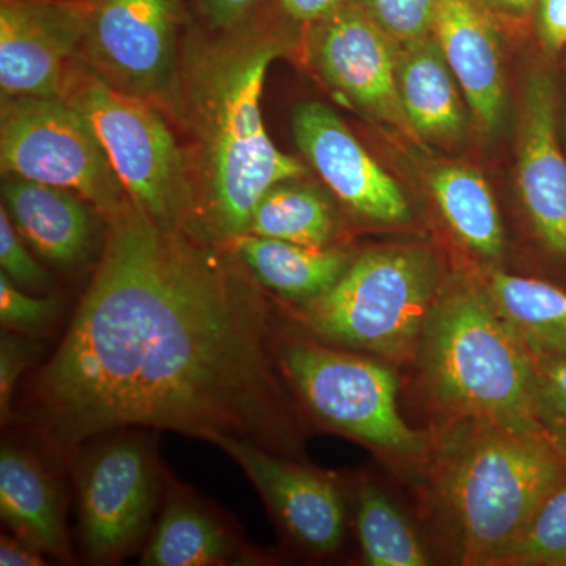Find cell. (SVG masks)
Returning a JSON list of instances; mask_svg holds the SVG:
<instances>
[{
	"instance_id": "obj_1",
	"label": "cell",
	"mask_w": 566,
	"mask_h": 566,
	"mask_svg": "<svg viewBox=\"0 0 566 566\" xmlns=\"http://www.w3.org/2000/svg\"><path fill=\"white\" fill-rule=\"evenodd\" d=\"M107 222L91 285L22 401L32 433L63 460L132 428L281 444L273 318L237 253L133 203Z\"/></svg>"
},
{
	"instance_id": "obj_2",
	"label": "cell",
	"mask_w": 566,
	"mask_h": 566,
	"mask_svg": "<svg viewBox=\"0 0 566 566\" xmlns=\"http://www.w3.org/2000/svg\"><path fill=\"white\" fill-rule=\"evenodd\" d=\"M282 51L266 11L243 31L227 35L188 29L177 118L196 145L191 233L208 243L232 244L248 233L264 193L307 174L303 163L275 147L264 128V81Z\"/></svg>"
},
{
	"instance_id": "obj_3",
	"label": "cell",
	"mask_w": 566,
	"mask_h": 566,
	"mask_svg": "<svg viewBox=\"0 0 566 566\" xmlns=\"http://www.w3.org/2000/svg\"><path fill=\"white\" fill-rule=\"evenodd\" d=\"M424 464L465 565H504L539 506L566 483V457L545 434L485 420H449Z\"/></svg>"
},
{
	"instance_id": "obj_4",
	"label": "cell",
	"mask_w": 566,
	"mask_h": 566,
	"mask_svg": "<svg viewBox=\"0 0 566 566\" xmlns=\"http://www.w3.org/2000/svg\"><path fill=\"white\" fill-rule=\"evenodd\" d=\"M416 359L424 390L450 420L543 434L535 416L534 356L497 314L485 286L442 289Z\"/></svg>"
},
{
	"instance_id": "obj_5",
	"label": "cell",
	"mask_w": 566,
	"mask_h": 566,
	"mask_svg": "<svg viewBox=\"0 0 566 566\" xmlns=\"http://www.w3.org/2000/svg\"><path fill=\"white\" fill-rule=\"evenodd\" d=\"M442 289L428 249H374L353 259L333 289L300 304V322L323 344L405 363L416 359Z\"/></svg>"
},
{
	"instance_id": "obj_6",
	"label": "cell",
	"mask_w": 566,
	"mask_h": 566,
	"mask_svg": "<svg viewBox=\"0 0 566 566\" xmlns=\"http://www.w3.org/2000/svg\"><path fill=\"white\" fill-rule=\"evenodd\" d=\"M63 98L91 123L134 207L166 229L191 233L197 203L191 159L159 107L115 91L82 62Z\"/></svg>"
},
{
	"instance_id": "obj_7",
	"label": "cell",
	"mask_w": 566,
	"mask_h": 566,
	"mask_svg": "<svg viewBox=\"0 0 566 566\" xmlns=\"http://www.w3.org/2000/svg\"><path fill=\"white\" fill-rule=\"evenodd\" d=\"M279 364L307 411L324 427L397 463H427L433 439L400 416V385L385 363L314 338L283 345Z\"/></svg>"
},
{
	"instance_id": "obj_8",
	"label": "cell",
	"mask_w": 566,
	"mask_h": 566,
	"mask_svg": "<svg viewBox=\"0 0 566 566\" xmlns=\"http://www.w3.org/2000/svg\"><path fill=\"white\" fill-rule=\"evenodd\" d=\"M81 62L115 91L177 117L186 0H82Z\"/></svg>"
},
{
	"instance_id": "obj_9",
	"label": "cell",
	"mask_w": 566,
	"mask_h": 566,
	"mask_svg": "<svg viewBox=\"0 0 566 566\" xmlns=\"http://www.w3.org/2000/svg\"><path fill=\"white\" fill-rule=\"evenodd\" d=\"M3 177L77 193L104 218L132 203L91 123L65 98H9L0 107Z\"/></svg>"
},
{
	"instance_id": "obj_10",
	"label": "cell",
	"mask_w": 566,
	"mask_h": 566,
	"mask_svg": "<svg viewBox=\"0 0 566 566\" xmlns=\"http://www.w3.org/2000/svg\"><path fill=\"white\" fill-rule=\"evenodd\" d=\"M77 465L82 549L95 564H115L147 534L158 501V464L145 436L122 430Z\"/></svg>"
},
{
	"instance_id": "obj_11",
	"label": "cell",
	"mask_w": 566,
	"mask_h": 566,
	"mask_svg": "<svg viewBox=\"0 0 566 566\" xmlns=\"http://www.w3.org/2000/svg\"><path fill=\"white\" fill-rule=\"evenodd\" d=\"M398 46L359 0L305 32L308 59L335 92L365 114L415 133L398 92Z\"/></svg>"
},
{
	"instance_id": "obj_12",
	"label": "cell",
	"mask_w": 566,
	"mask_h": 566,
	"mask_svg": "<svg viewBox=\"0 0 566 566\" xmlns=\"http://www.w3.org/2000/svg\"><path fill=\"white\" fill-rule=\"evenodd\" d=\"M82 31V0H0L2 99L63 98Z\"/></svg>"
},
{
	"instance_id": "obj_13",
	"label": "cell",
	"mask_w": 566,
	"mask_h": 566,
	"mask_svg": "<svg viewBox=\"0 0 566 566\" xmlns=\"http://www.w3.org/2000/svg\"><path fill=\"white\" fill-rule=\"evenodd\" d=\"M210 442L243 469L294 545L314 556H327L340 547L345 504L333 480L243 439L214 436Z\"/></svg>"
},
{
	"instance_id": "obj_14",
	"label": "cell",
	"mask_w": 566,
	"mask_h": 566,
	"mask_svg": "<svg viewBox=\"0 0 566 566\" xmlns=\"http://www.w3.org/2000/svg\"><path fill=\"white\" fill-rule=\"evenodd\" d=\"M297 147L331 191L360 218L401 226L411 211L400 186L368 155L331 107L308 102L293 114Z\"/></svg>"
},
{
	"instance_id": "obj_15",
	"label": "cell",
	"mask_w": 566,
	"mask_h": 566,
	"mask_svg": "<svg viewBox=\"0 0 566 566\" xmlns=\"http://www.w3.org/2000/svg\"><path fill=\"white\" fill-rule=\"evenodd\" d=\"M556 82L543 69L524 85L517 186L539 243L566 264V161L558 148Z\"/></svg>"
},
{
	"instance_id": "obj_16",
	"label": "cell",
	"mask_w": 566,
	"mask_h": 566,
	"mask_svg": "<svg viewBox=\"0 0 566 566\" xmlns=\"http://www.w3.org/2000/svg\"><path fill=\"white\" fill-rule=\"evenodd\" d=\"M434 39L486 133L502 125L506 106L504 61L494 22L479 0H436Z\"/></svg>"
},
{
	"instance_id": "obj_17",
	"label": "cell",
	"mask_w": 566,
	"mask_h": 566,
	"mask_svg": "<svg viewBox=\"0 0 566 566\" xmlns=\"http://www.w3.org/2000/svg\"><path fill=\"white\" fill-rule=\"evenodd\" d=\"M2 207L18 233L41 259L71 268L88 259L96 229L91 208L77 193L43 182L3 177Z\"/></svg>"
},
{
	"instance_id": "obj_18",
	"label": "cell",
	"mask_w": 566,
	"mask_h": 566,
	"mask_svg": "<svg viewBox=\"0 0 566 566\" xmlns=\"http://www.w3.org/2000/svg\"><path fill=\"white\" fill-rule=\"evenodd\" d=\"M0 515L18 538L70 560L61 486L39 458L20 447L3 446L0 453Z\"/></svg>"
},
{
	"instance_id": "obj_19",
	"label": "cell",
	"mask_w": 566,
	"mask_h": 566,
	"mask_svg": "<svg viewBox=\"0 0 566 566\" xmlns=\"http://www.w3.org/2000/svg\"><path fill=\"white\" fill-rule=\"evenodd\" d=\"M232 249L260 285L293 303L322 296L340 281L353 259L334 248H312L245 233Z\"/></svg>"
},
{
	"instance_id": "obj_20",
	"label": "cell",
	"mask_w": 566,
	"mask_h": 566,
	"mask_svg": "<svg viewBox=\"0 0 566 566\" xmlns=\"http://www.w3.org/2000/svg\"><path fill=\"white\" fill-rule=\"evenodd\" d=\"M455 76L433 35L401 46L397 81L412 132L423 139L452 140L465 128Z\"/></svg>"
},
{
	"instance_id": "obj_21",
	"label": "cell",
	"mask_w": 566,
	"mask_h": 566,
	"mask_svg": "<svg viewBox=\"0 0 566 566\" xmlns=\"http://www.w3.org/2000/svg\"><path fill=\"white\" fill-rule=\"evenodd\" d=\"M240 536L205 502L178 491L169 495L142 565L212 566L240 557Z\"/></svg>"
},
{
	"instance_id": "obj_22",
	"label": "cell",
	"mask_w": 566,
	"mask_h": 566,
	"mask_svg": "<svg viewBox=\"0 0 566 566\" xmlns=\"http://www.w3.org/2000/svg\"><path fill=\"white\" fill-rule=\"evenodd\" d=\"M501 318L534 359L566 354V292L538 279L494 271L485 285Z\"/></svg>"
},
{
	"instance_id": "obj_23",
	"label": "cell",
	"mask_w": 566,
	"mask_h": 566,
	"mask_svg": "<svg viewBox=\"0 0 566 566\" xmlns=\"http://www.w3.org/2000/svg\"><path fill=\"white\" fill-rule=\"evenodd\" d=\"M430 188L461 243L483 259L497 260L504 252V227L485 178L471 167L442 166L431 174Z\"/></svg>"
},
{
	"instance_id": "obj_24",
	"label": "cell",
	"mask_w": 566,
	"mask_h": 566,
	"mask_svg": "<svg viewBox=\"0 0 566 566\" xmlns=\"http://www.w3.org/2000/svg\"><path fill=\"white\" fill-rule=\"evenodd\" d=\"M337 221L322 192L296 180L273 186L252 212L248 233L289 243L329 248Z\"/></svg>"
},
{
	"instance_id": "obj_25",
	"label": "cell",
	"mask_w": 566,
	"mask_h": 566,
	"mask_svg": "<svg viewBox=\"0 0 566 566\" xmlns=\"http://www.w3.org/2000/svg\"><path fill=\"white\" fill-rule=\"evenodd\" d=\"M356 531L365 562L371 566H424L427 549L390 495L376 485L357 493Z\"/></svg>"
},
{
	"instance_id": "obj_26",
	"label": "cell",
	"mask_w": 566,
	"mask_h": 566,
	"mask_svg": "<svg viewBox=\"0 0 566 566\" xmlns=\"http://www.w3.org/2000/svg\"><path fill=\"white\" fill-rule=\"evenodd\" d=\"M504 565L566 566V483L539 506Z\"/></svg>"
},
{
	"instance_id": "obj_27",
	"label": "cell",
	"mask_w": 566,
	"mask_h": 566,
	"mask_svg": "<svg viewBox=\"0 0 566 566\" xmlns=\"http://www.w3.org/2000/svg\"><path fill=\"white\" fill-rule=\"evenodd\" d=\"M535 365L536 422L566 457V354L535 359Z\"/></svg>"
},
{
	"instance_id": "obj_28",
	"label": "cell",
	"mask_w": 566,
	"mask_h": 566,
	"mask_svg": "<svg viewBox=\"0 0 566 566\" xmlns=\"http://www.w3.org/2000/svg\"><path fill=\"white\" fill-rule=\"evenodd\" d=\"M359 2L400 46L416 43L433 33L436 0H359Z\"/></svg>"
},
{
	"instance_id": "obj_29",
	"label": "cell",
	"mask_w": 566,
	"mask_h": 566,
	"mask_svg": "<svg viewBox=\"0 0 566 566\" xmlns=\"http://www.w3.org/2000/svg\"><path fill=\"white\" fill-rule=\"evenodd\" d=\"M270 0H186L189 28L208 35L243 31L259 20Z\"/></svg>"
},
{
	"instance_id": "obj_30",
	"label": "cell",
	"mask_w": 566,
	"mask_h": 566,
	"mask_svg": "<svg viewBox=\"0 0 566 566\" xmlns=\"http://www.w3.org/2000/svg\"><path fill=\"white\" fill-rule=\"evenodd\" d=\"M61 311L55 297L29 296L9 275L0 273V322L3 329L36 333L54 323Z\"/></svg>"
},
{
	"instance_id": "obj_31",
	"label": "cell",
	"mask_w": 566,
	"mask_h": 566,
	"mask_svg": "<svg viewBox=\"0 0 566 566\" xmlns=\"http://www.w3.org/2000/svg\"><path fill=\"white\" fill-rule=\"evenodd\" d=\"M0 266L21 289L43 292L51 286V275L33 259L3 207H0Z\"/></svg>"
},
{
	"instance_id": "obj_32",
	"label": "cell",
	"mask_w": 566,
	"mask_h": 566,
	"mask_svg": "<svg viewBox=\"0 0 566 566\" xmlns=\"http://www.w3.org/2000/svg\"><path fill=\"white\" fill-rule=\"evenodd\" d=\"M36 346L32 342L3 333L0 340V417L2 423H9L13 415L14 387L22 371L29 367L35 356Z\"/></svg>"
},
{
	"instance_id": "obj_33",
	"label": "cell",
	"mask_w": 566,
	"mask_h": 566,
	"mask_svg": "<svg viewBox=\"0 0 566 566\" xmlns=\"http://www.w3.org/2000/svg\"><path fill=\"white\" fill-rule=\"evenodd\" d=\"M348 2L352 0H270L268 7L281 20L307 29Z\"/></svg>"
},
{
	"instance_id": "obj_34",
	"label": "cell",
	"mask_w": 566,
	"mask_h": 566,
	"mask_svg": "<svg viewBox=\"0 0 566 566\" xmlns=\"http://www.w3.org/2000/svg\"><path fill=\"white\" fill-rule=\"evenodd\" d=\"M538 31L547 51L566 44V0H539Z\"/></svg>"
},
{
	"instance_id": "obj_35",
	"label": "cell",
	"mask_w": 566,
	"mask_h": 566,
	"mask_svg": "<svg viewBox=\"0 0 566 566\" xmlns=\"http://www.w3.org/2000/svg\"><path fill=\"white\" fill-rule=\"evenodd\" d=\"M44 564L43 553L18 536H2L0 539V565L39 566Z\"/></svg>"
},
{
	"instance_id": "obj_36",
	"label": "cell",
	"mask_w": 566,
	"mask_h": 566,
	"mask_svg": "<svg viewBox=\"0 0 566 566\" xmlns=\"http://www.w3.org/2000/svg\"><path fill=\"white\" fill-rule=\"evenodd\" d=\"M488 6L510 17H524L534 7L535 0H485Z\"/></svg>"
}]
</instances>
